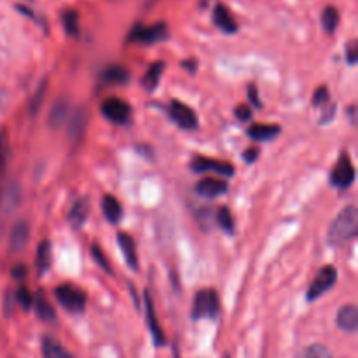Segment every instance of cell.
I'll list each match as a JSON object with an SVG mask.
<instances>
[{
    "instance_id": "1",
    "label": "cell",
    "mask_w": 358,
    "mask_h": 358,
    "mask_svg": "<svg viewBox=\"0 0 358 358\" xmlns=\"http://www.w3.org/2000/svg\"><path fill=\"white\" fill-rule=\"evenodd\" d=\"M358 233V210L355 206H348L343 210L329 229V243L332 247H343L355 240Z\"/></svg>"
},
{
    "instance_id": "2",
    "label": "cell",
    "mask_w": 358,
    "mask_h": 358,
    "mask_svg": "<svg viewBox=\"0 0 358 358\" xmlns=\"http://www.w3.org/2000/svg\"><path fill=\"white\" fill-rule=\"evenodd\" d=\"M55 296L58 299V303L65 308L70 313H83L86 310L87 296L84 294V290H80L79 287L72 285V283H63L55 289Z\"/></svg>"
},
{
    "instance_id": "3",
    "label": "cell",
    "mask_w": 358,
    "mask_h": 358,
    "mask_svg": "<svg viewBox=\"0 0 358 358\" xmlns=\"http://www.w3.org/2000/svg\"><path fill=\"white\" fill-rule=\"evenodd\" d=\"M220 313V299L219 294L213 289L199 290L194 297V306H192V318H217Z\"/></svg>"
},
{
    "instance_id": "4",
    "label": "cell",
    "mask_w": 358,
    "mask_h": 358,
    "mask_svg": "<svg viewBox=\"0 0 358 358\" xmlns=\"http://www.w3.org/2000/svg\"><path fill=\"white\" fill-rule=\"evenodd\" d=\"M100 110L101 115H103L105 119H108L110 122H114V124H128V122L131 121V105H129L128 101L121 100V98H105V100L101 101Z\"/></svg>"
},
{
    "instance_id": "5",
    "label": "cell",
    "mask_w": 358,
    "mask_h": 358,
    "mask_svg": "<svg viewBox=\"0 0 358 358\" xmlns=\"http://www.w3.org/2000/svg\"><path fill=\"white\" fill-rule=\"evenodd\" d=\"M168 28L164 23H156L150 24V27H142V24H136L128 35L129 42H136V44H156L166 38Z\"/></svg>"
},
{
    "instance_id": "6",
    "label": "cell",
    "mask_w": 358,
    "mask_h": 358,
    "mask_svg": "<svg viewBox=\"0 0 358 358\" xmlns=\"http://www.w3.org/2000/svg\"><path fill=\"white\" fill-rule=\"evenodd\" d=\"M336 280H338V269L334 266L322 268L310 285V290H308V301H315L324 296L327 290H331L336 285Z\"/></svg>"
},
{
    "instance_id": "7",
    "label": "cell",
    "mask_w": 358,
    "mask_h": 358,
    "mask_svg": "<svg viewBox=\"0 0 358 358\" xmlns=\"http://www.w3.org/2000/svg\"><path fill=\"white\" fill-rule=\"evenodd\" d=\"M353 182H355V166H353L352 157L346 152H343L338 164L332 170L331 184L336 185L338 189H348Z\"/></svg>"
},
{
    "instance_id": "8",
    "label": "cell",
    "mask_w": 358,
    "mask_h": 358,
    "mask_svg": "<svg viewBox=\"0 0 358 358\" xmlns=\"http://www.w3.org/2000/svg\"><path fill=\"white\" fill-rule=\"evenodd\" d=\"M170 117L180 126L182 129H196L198 128V115L189 105L182 101L173 100L170 103Z\"/></svg>"
},
{
    "instance_id": "9",
    "label": "cell",
    "mask_w": 358,
    "mask_h": 358,
    "mask_svg": "<svg viewBox=\"0 0 358 358\" xmlns=\"http://www.w3.org/2000/svg\"><path fill=\"white\" fill-rule=\"evenodd\" d=\"M191 168L194 171H215V173L222 175V177H233L234 166L226 163V161L212 159V157L205 156H194L191 161Z\"/></svg>"
},
{
    "instance_id": "10",
    "label": "cell",
    "mask_w": 358,
    "mask_h": 358,
    "mask_svg": "<svg viewBox=\"0 0 358 358\" xmlns=\"http://www.w3.org/2000/svg\"><path fill=\"white\" fill-rule=\"evenodd\" d=\"M21 203V187L17 182H9L6 187L2 189L0 194V210L3 213H10L20 206Z\"/></svg>"
},
{
    "instance_id": "11",
    "label": "cell",
    "mask_w": 358,
    "mask_h": 358,
    "mask_svg": "<svg viewBox=\"0 0 358 358\" xmlns=\"http://www.w3.org/2000/svg\"><path fill=\"white\" fill-rule=\"evenodd\" d=\"M229 185H227V180H222V178H203L196 184V192L199 196H205V198H217V196H222L224 192H227Z\"/></svg>"
},
{
    "instance_id": "12",
    "label": "cell",
    "mask_w": 358,
    "mask_h": 358,
    "mask_svg": "<svg viewBox=\"0 0 358 358\" xmlns=\"http://www.w3.org/2000/svg\"><path fill=\"white\" fill-rule=\"evenodd\" d=\"M338 327L348 334H355L358 331V310L355 304H346L338 311Z\"/></svg>"
},
{
    "instance_id": "13",
    "label": "cell",
    "mask_w": 358,
    "mask_h": 358,
    "mask_svg": "<svg viewBox=\"0 0 358 358\" xmlns=\"http://www.w3.org/2000/svg\"><path fill=\"white\" fill-rule=\"evenodd\" d=\"M145 313H147V325H149V331L150 334H152L154 345L163 346L164 343H166V339H164L163 329H161L159 324H157V317H156V311H154V304H152V299H150L149 290H145Z\"/></svg>"
},
{
    "instance_id": "14",
    "label": "cell",
    "mask_w": 358,
    "mask_h": 358,
    "mask_svg": "<svg viewBox=\"0 0 358 358\" xmlns=\"http://www.w3.org/2000/svg\"><path fill=\"white\" fill-rule=\"evenodd\" d=\"M28 240H30V227H28L27 222L20 220V222L13 227V231H10V250H13L14 254H20V252H23L24 247L28 245Z\"/></svg>"
},
{
    "instance_id": "15",
    "label": "cell",
    "mask_w": 358,
    "mask_h": 358,
    "mask_svg": "<svg viewBox=\"0 0 358 358\" xmlns=\"http://www.w3.org/2000/svg\"><path fill=\"white\" fill-rule=\"evenodd\" d=\"M213 23H215L217 28H220L224 34H234V31L238 30V24L236 21H234L233 14H231V10L227 9L224 3H219V6H215V9H213Z\"/></svg>"
},
{
    "instance_id": "16",
    "label": "cell",
    "mask_w": 358,
    "mask_h": 358,
    "mask_svg": "<svg viewBox=\"0 0 358 358\" xmlns=\"http://www.w3.org/2000/svg\"><path fill=\"white\" fill-rule=\"evenodd\" d=\"M119 247H121L122 254H124L126 262L131 269H138V254H136V243L129 234L119 233L117 234Z\"/></svg>"
},
{
    "instance_id": "17",
    "label": "cell",
    "mask_w": 358,
    "mask_h": 358,
    "mask_svg": "<svg viewBox=\"0 0 358 358\" xmlns=\"http://www.w3.org/2000/svg\"><path fill=\"white\" fill-rule=\"evenodd\" d=\"M282 128L278 124H252L248 128V136L257 142H268L273 140L276 135H280Z\"/></svg>"
},
{
    "instance_id": "18",
    "label": "cell",
    "mask_w": 358,
    "mask_h": 358,
    "mask_svg": "<svg viewBox=\"0 0 358 358\" xmlns=\"http://www.w3.org/2000/svg\"><path fill=\"white\" fill-rule=\"evenodd\" d=\"M87 215H90V199L84 196V198H79L72 205V208H70L69 212V220L76 227H80L84 222H86Z\"/></svg>"
},
{
    "instance_id": "19",
    "label": "cell",
    "mask_w": 358,
    "mask_h": 358,
    "mask_svg": "<svg viewBox=\"0 0 358 358\" xmlns=\"http://www.w3.org/2000/svg\"><path fill=\"white\" fill-rule=\"evenodd\" d=\"M101 210H103V215L107 217L108 222L112 224H117L122 215L121 203H119V199L112 194H105L103 198H101Z\"/></svg>"
},
{
    "instance_id": "20",
    "label": "cell",
    "mask_w": 358,
    "mask_h": 358,
    "mask_svg": "<svg viewBox=\"0 0 358 358\" xmlns=\"http://www.w3.org/2000/svg\"><path fill=\"white\" fill-rule=\"evenodd\" d=\"M101 80L105 84H126L129 80V72L122 65H110L101 72Z\"/></svg>"
},
{
    "instance_id": "21",
    "label": "cell",
    "mask_w": 358,
    "mask_h": 358,
    "mask_svg": "<svg viewBox=\"0 0 358 358\" xmlns=\"http://www.w3.org/2000/svg\"><path fill=\"white\" fill-rule=\"evenodd\" d=\"M66 114H69V101L62 98V100H58L52 105L51 112H49V126H51V128H62V126L65 124Z\"/></svg>"
},
{
    "instance_id": "22",
    "label": "cell",
    "mask_w": 358,
    "mask_h": 358,
    "mask_svg": "<svg viewBox=\"0 0 358 358\" xmlns=\"http://www.w3.org/2000/svg\"><path fill=\"white\" fill-rule=\"evenodd\" d=\"M35 268L41 275H44L49 268H51V243L48 240L41 241L35 254Z\"/></svg>"
},
{
    "instance_id": "23",
    "label": "cell",
    "mask_w": 358,
    "mask_h": 358,
    "mask_svg": "<svg viewBox=\"0 0 358 358\" xmlns=\"http://www.w3.org/2000/svg\"><path fill=\"white\" fill-rule=\"evenodd\" d=\"M34 306H35V311H37V317L41 318V320H44V322H55L56 320L55 308L51 306V303L45 299V296L42 292L37 294V297H35V301H34Z\"/></svg>"
},
{
    "instance_id": "24",
    "label": "cell",
    "mask_w": 358,
    "mask_h": 358,
    "mask_svg": "<svg viewBox=\"0 0 358 358\" xmlns=\"http://www.w3.org/2000/svg\"><path fill=\"white\" fill-rule=\"evenodd\" d=\"M42 355L44 358H70L72 355L63 350V346L56 341L55 338H44L42 339Z\"/></svg>"
},
{
    "instance_id": "25",
    "label": "cell",
    "mask_w": 358,
    "mask_h": 358,
    "mask_svg": "<svg viewBox=\"0 0 358 358\" xmlns=\"http://www.w3.org/2000/svg\"><path fill=\"white\" fill-rule=\"evenodd\" d=\"M163 69H164V63H161V62L152 63V65L149 66V70H147L145 76H143V79H142V84L145 90H149V91L156 90L157 84H159Z\"/></svg>"
},
{
    "instance_id": "26",
    "label": "cell",
    "mask_w": 358,
    "mask_h": 358,
    "mask_svg": "<svg viewBox=\"0 0 358 358\" xmlns=\"http://www.w3.org/2000/svg\"><path fill=\"white\" fill-rule=\"evenodd\" d=\"M86 122H87L86 112H84V110H77L76 114H73L72 121H70V126H69L70 138H72V140H79L80 136H83L84 129H86Z\"/></svg>"
},
{
    "instance_id": "27",
    "label": "cell",
    "mask_w": 358,
    "mask_h": 358,
    "mask_svg": "<svg viewBox=\"0 0 358 358\" xmlns=\"http://www.w3.org/2000/svg\"><path fill=\"white\" fill-rule=\"evenodd\" d=\"M322 24L327 34H334L339 24V13L334 6H327L322 13Z\"/></svg>"
},
{
    "instance_id": "28",
    "label": "cell",
    "mask_w": 358,
    "mask_h": 358,
    "mask_svg": "<svg viewBox=\"0 0 358 358\" xmlns=\"http://www.w3.org/2000/svg\"><path fill=\"white\" fill-rule=\"evenodd\" d=\"M62 23H63V28H65V31L69 35L79 34V14H77L73 9L63 10Z\"/></svg>"
},
{
    "instance_id": "29",
    "label": "cell",
    "mask_w": 358,
    "mask_h": 358,
    "mask_svg": "<svg viewBox=\"0 0 358 358\" xmlns=\"http://www.w3.org/2000/svg\"><path fill=\"white\" fill-rule=\"evenodd\" d=\"M217 224L226 231L227 234H233L234 233V219H233V213L229 212L227 206H220L219 212H217Z\"/></svg>"
},
{
    "instance_id": "30",
    "label": "cell",
    "mask_w": 358,
    "mask_h": 358,
    "mask_svg": "<svg viewBox=\"0 0 358 358\" xmlns=\"http://www.w3.org/2000/svg\"><path fill=\"white\" fill-rule=\"evenodd\" d=\"M9 157H10L9 135H7L6 129H2V131H0V175H2L3 170H6Z\"/></svg>"
},
{
    "instance_id": "31",
    "label": "cell",
    "mask_w": 358,
    "mask_h": 358,
    "mask_svg": "<svg viewBox=\"0 0 358 358\" xmlns=\"http://www.w3.org/2000/svg\"><path fill=\"white\" fill-rule=\"evenodd\" d=\"M297 358H334V357H332V353L329 352V348H325L324 345H311L308 346L304 352H301Z\"/></svg>"
},
{
    "instance_id": "32",
    "label": "cell",
    "mask_w": 358,
    "mask_h": 358,
    "mask_svg": "<svg viewBox=\"0 0 358 358\" xmlns=\"http://www.w3.org/2000/svg\"><path fill=\"white\" fill-rule=\"evenodd\" d=\"M91 257L94 259V262H96V264L100 266V268L103 269V271L112 273L110 264H108V259L105 257L103 250H101L100 245H98V243H93V245H91Z\"/></svg>"
},
{
    "instance_id": "33",
    "label": "cell",
    "mask_w": 358,
    "mask_h": 358,
    "mask_svg": "<svg viewBox=\"0 0 358 358\" xmlns=\"http://www.w3.org/2000/svg\"><path fill=\"white\" fill-rule=\"evenodd\" d=\"M16 303H17V306L23 308L24 311H28L31 306H34V297H31L30 290H28L27 287H20V289H17Z\"/></svg>"
},
{
    "instance_id": "34",
    "label": "cell",
    "mask_w": 358,
    "mask_h": 358,
    "mask_svg": "<svg viewBox=\"0 0 358 358\" xmlns=\"http://www.w3.org/2000/svg\"><path fill=\"white\" fill-rule=\"evenodd\" d=\"M45 87H48V84H45V80H42V84L38 86V91L34 94V100H31L30 103V114H35V112L38 110V107H41V101L42 98H44Z\"/></svg>"
},
{
    "instance_id": "35",
    "label": "cell",
    "mask_w": 358,
    "mask_h": 358,
    "mask_svg": "<svg viewBox=\"0 0 358 358\" xmlns=\"http://www.w3.org/2000/svg\"><path fill=\"white\" fill-rule=\"evenodd\" d=\"M329 101V90L325 86L317 87V91L313 93V105L315 107H322Z\"/></svg>"
},
{
    "instance_id": "36",
    "label": "cell",
    "mask_w": 358,
    "mask_h": 358,
    "mask_svg": "<svg viewBox=\"0 0 358 358\" xmlns=\"http://www.w3.org/2000/svg\"><path fill=\"white\" fill-rule=\"evenodd\" d=\"M234 115H236L238 121L247 122V121H250L252 110H250V107H248V105H238L236 110H234Z\"/></svg>"
},
{
    "instance_id": "37",
    "label": "cell",
    "mask_w": 358,
    "mask_h": 358,
    "mask_svg": "<svg viewBox=\"0 0 358 358\" xmlns=\"http://www.w3.org/2000/svg\"><path fill=\"white\" fill-rule=\"evenodd\" d=\"M346 58H348L350 65H355L358 59V48H357V41H352L346 48Z\"/></svg>"
},
{
    "instance_id": "38",
    "label": "cell",
    "mask_w": 358,
    "mask_h": 358,
    "mask_svg": "<svg viewBox=\"0 0 358 358\" xmlns=\"http://www.w3.org/2000/svg\"><path fill=\"white\" fill-rule=\"evenodd\" d=\"M257 96H259L257 87H255L254 84H250V86H248V98H250V101L255 105V107H262V101L259 100Z\"/></svg>"
},
{
    "instance_id": "39",
    "label": "cell",
    "mask_w": 358,
    "mask_h": 358,
    "mask_svg": "<svg viewBox=\"0 0 358 358\" xmlns=\"http://www.w3.org/2000/svg\"><path fill=\"white\" fill-rule=\"evenodd\" d=\"M3 313L7 315H13V296L9 292L6 294V299H3Z\"/></svg>"
},
{
    "instance_id": "40",
    "label": "cell",
    "mask_w": 358,
    "mask_h": 358,
    "mask_svg": "<svg viewBox=\"0 0 358 358\" xmlns=\"http://www.w3.org/2000/svg\"><path fill=\"white\" fill-rule=\"evenodd\" d=\"M257 157H259L257 149H248V150H245V154H243V159L247 161V163H254Z\"/></svg>"
},
{
    "instance_id": "41",
    "label": "cell",
    "mask_w": 358,
    "mask_h": 358,
    "mask_svg": "<svg viewBox=\"0 0 358 358\" xmlns=\"http://www.w3.org/2000/svg\"><path fill=\"white\" fill-rule=\"evenodd\" d=\"M24 275H27V268H24L23 264H20V266H17V268L13 269V278L21 280Z\"/></svg>"
},
{
    "instance_id": "42",
    "label": "cell",
    "mask_w": 358,
    "mask_h": 358,
    "mask_svg": "<svg viewBox=\"0 0 358 358\" xmlns=\"http://www.w3.org/2000/svg\"><path fill=\"white\" fill-rule=\"evenodd\" d=\"M6 101H7V94H6V91H3L2 87H0V110H2V108L6 107Z\"/></svg>"
},
{
    "instance_id": "43",
    "label": "cell",
    "mask_w": 358,
    "mask_h": 358,
    "mask_svg": "<svg viewBox=\"0 0 358 358\" xmlns=\"http://www.w3.org/2000/svg\"><path fill=\"white\" fill-rule=\"evenodd\" d=\"M224 358H231V357H229V355H226V357H224Z\"/></svg>"
},
{
    "instance_id": "44",
    "label": "cell",
    "mask_w": 358,
    "mask_h": 358,
    "mask_svg": "<svg viewBox=\"0 0 358 358\" xmlns=\"http://www.w3.org/2000/svg\"><path fill=\"white\" fill-rule=\"evenodd\" d=\"M70 358H72V357H70Z\"/></svg>"
}]
</instances>
